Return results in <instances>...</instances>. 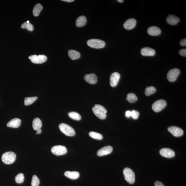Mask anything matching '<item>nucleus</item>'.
<instances>
[{
  "label": "nucleus",
  "instance_id": "c9c22d12",
  "mask_svg": "<svg viewBox=\"0 0 186 186\" xmlns=\"http://www.w3.org/2000/svg\"><path fill=\"white\" fill-rule=\"evenodd\" d=\"M154 186H165L161 182L156 181L154 184Z\"/></svg>",
  "mask_w": 186,
  "mask_h": 186
},
{
  "label": "nucleus",
  "instance_id": "e433bc0d",
  "mask_svg": "<svg viewBox=\"0 0 186 186\" xmlns=\"http://www.w3.org/2000/svg\"><path fill=\"white\" fill-rule=\"evenodd\" d=\"M126 115L127 117H130L131 116V112L129 110L126 111Z\"/></svg>",
  "mask_w": 186,
  "mask_h": 186
},
{
  "label": "nucleus",
  "instance_id": "473e14b6",
  "mask_svg": "<svg viewBox=\"0 0 186 186\" xmlns=\"http://www.w3.org/2000/svg\"><path fill=\"white\" fill-rule=\"evenodd\" d=\"M139 115V113L137 111L133 110L131 112V116L133 119H138Z\"/></svg>",
  "mask_w": 186,
  "mask_h": 186
},
{
  "label": "nucleus",
  "instance_id": "b1692460",
  "mask_svg": "<svg viewBox=\"0 0 186 186\" xmlns=\"http://www.w3.org/2000/svg\"><path fill=\"white\" fill-rule=\"evenodd\" d=\"M43 9V6L40 4L37 3L34 6L33 10V14L34 16H38L40 14L41 10Z\"/></svg>",
  "mask_w": 186,
  "mask_h": 186
},
{
  "label": "nucleus",
  "instance_id": "5701e85b",
  "mask_svg": "<svg viewBox=\"0 0 186 186\" xmlns=\"http://www.w3.org/2000/svg\"><path fill=\"white\" fill-rule=\"evenodd\" d=\"M42 126V123L39 118H36L32 121V127L35 130L41 129Z\"/></svg>",
  "mask_w": 186,
  "mask_h": 186
},
{
  "label": "nucleus",
  "instance_id": "a878e982",
  "mask_svg": "<svg viewBox=\"0 0 186 186\" xmlns=\"http://www.w3.org/2000/svg\"><path fill=\"white\" fill-rule=\"evenodd\" d=\"M38 99L37 97H26L24 100V104L25 106H28L31 105L37 100Z\"/></svg>",
  "mask_w": 186,
  "mask_h": 186
},
{
  "label": "nucleus",
  "instance_id": "aec40b11",
  "mask_svg": "<svg viewBox=\"0 0 186 186\" xmlns=\"http://www.w3.org/2000/svg\"><path fill=\"white\" fill-rule=\"evenodd\" d=\"M65 176L68 178L72 180H75L80 177V173L76 171H67L64 173Z\"/></svg>",
  "mask_w": 186,
  "mask_h": 186
},
{
  "label": "nucleus",
  "instance_id": "f704fd0d",
  "mask_svg": "<svg viewBox=\"0 0 186 186\" xmlns=\"http://www.w3.org/2000/svg\"><path fill=\"white\" fill-rule=\"evenodd\" d=\"M180 44L182 46H185L186 45V39H182L180 42Z\"/></svg>",
  "mask_w": 186,
  "mask_h": 186
},
{
  "label": "nucleus",
  "instance_id": "a19ab883",
  "mask_svg": "<svg viewBox=\"0 0 186 186\" xmlns=\"http://www.w3.org/2000/svg\"><path fill=\"white\" fill-rule=\"evenodd\" d=\"M26 22H27V23H29V21H28V20Z\"/></svg>",
  "mask_w": 186,
  "mask_h": 186
},
{
  "label": "nucleus",
  "instance_id": "f03ea898",
  "mask_svg": "<svg viewBox=\"0 0 186 186\" xmlns=\"http://www.w3.org/2000/svg\"><path fill=\"white\" fill-rule=\"evenodd\" d=\"M16 155L14 152L9 151L4 153L2 156V160L7 164H11L14 162L16 159Z\"/></svg>",
  "mask_w": 186,
  "mask_h": 186
},
{
  "label": "nucleus",
  "instance_id": "39448f33",
  "mask_svg": "<svg viewBox=\"0 0 186 186\" xmlns=\"http://www.w3.org/2000/svg\"><path fill=\"white\" fill-rule=\"evenodd\" d=\"M87 44L90 47L95 49H101L104 47L106 43L102 40L98 39H91L87 42Z\"/></svg>",
  "mask_w": 186,
  "mask_h": 186
},
{
  "label": "nucleus",
  "instance_id": "dca6fc26",
  "mask_svg": "<svg viewBox=\"0 0 186 186\" xmlns=\"http://www.w3.org/2000/svg\"><path fill=\"white\" fill-rule=\"evenodd\" d=\"M141 53L143 56H153L155 55L156 51L152 48L145 47L142 49Z\"/></svg>",
  "mask_w": 186,
  "mask_h": 186
},
{
  "label": "nucleus",
  "instance_id": "20e7f679",
  "mask_svg": "<svg viewBox=\"0 0 186 186\" xmlns=\"http://www.w3.org/2000/svg\"><path fill=\"white\" fill-rule=\"evenodd\" d=\"M124 178L126 181L129 183L133 184L135 181V173L131 168H126L123 171Z\"/></svg>",
  "mask_w": 186,
  "mask_h": 186
},
{
  "label": "nucleus",
  "instance_id": "ddd939ff",
  "mask_svg": "<svg viewBox=\"0 0 186 186\" xmlns=\"http://www.w3.org/2000/svg\"><path fill=\"white\" fill-rule=\"evenodd\" d=\"M120 78V75L119 73L117 72L113 73L110 76V84L111 86L115 87L117 86Z\"/></svg>",
  "mask_w": 186,
  "mask_h": 186
},
{
  "label": "nucleus",
  "instance_id": "1a4fd4ad",
  "mask_svg": "<svg viewBox=\"0 0 186 186\" xmlns=\"http://www.w3.org/2000/svg\"><path fill=\"white\" fill-rule=\"evenodd\" d=\"M31 61L33 63L35 64H40L46 62L47 60V58L44 55H33L29 57Z\"/></svg>",
  "mask_w": 186,
  "mask_h": 186
},
{
  "label": "nucleus",
  "instance_id": "f3484780",
  "mask_svg": "<svg viewBox=\"0 0 186 186\" xmlns=\"http://www.w3.org/2000/svg\"><path fill=\"white\" fill-rule=\"evenodd\" d=\"M147 32L149 35L157 36L161 34V31L159 28L153 26L149 28Z\"/></svg>",
  "mask_w": 186,
  "mask_h": 186
},
{
  "label": "nucleus",
  "instance_id": "4468645a",
  "mask_svg": "<svg viewBox=\"0 0 186 186\" xmlns=\"http://www.w3.org/2000/svg\"><path fill=\"white\" fill-rule=\"evenodd\" d=\"M137 21L134 18H130L127 20L123 25V27L127 30H131L135 27Z\"/></svg>",
  "mask_w": 186,
  "mask_h": 186
},
{
  "label": "nucleus",
  "instance_id": "c756f323",
  "mask_svg": "<svg viewBox=\"0 0 186 186\" xmlns=\"http://www.w3.org/2000/svg\"><path fill=\"white\" fill-rule=\"evenodd\" d=\"M21 28L23 29H26L30 32L33 31L34 29V27L32 24L30 23H27L26 22L22 24Z\"/></svg>",
  "mask_w": 186,
  "mask_h": 186
},
{
  "label": "nucleus",
  "instance_id": "6ab92c4d",
  "mask_svg": "<svg viewBox=\"0 0 186 186\" xmlns=\"http://www.w3.org/2000/svg\"><path fill=\"white\" fill-rule=\"evenodd\" d=\"M167 22L171 25H176L180 21L179 17L174 15H170L166 19Z\"/></svg>",
  "mask_w": 186,
  "mask_h": 186
},
{
  "label": "nucleus",
  "instance_id": "f8f14e48",
  "mask_svg": "<svg viewBox=\"0 0 186 186\" xmlns=\"http://www.w3.org/2000/svg\"><path fill=\"white\" fill-rule=\"evenodd\" d=\"M113 151V147L111 146H106L97 151V154L98 156H101L110 154Z\"/></svg>",
  "mask_w": 186,
  "mask_h": 186
},
{
  "label": "nucleus",
  "instance_id": "c85d7f7f",
  "mask_svg": "<svg viewBox=\"0 0 186 186\" xmlns=\"http://www.w3.org/2000/svg\"><path fill=\"white\" fill-rule=\"evenodd\" d=\"M156 91V88L154 87H147L145 89V94L147 96H149V95L155 93Z\"/></svg>",
  "mask_w": 186,
  "mask_h": 186
},
{
  "label": "nucleus",
  "instance_id": "0eeeda50",
  "mask_svg": "<svg viewBox=\"0 0 186 186\" xmlns=\"http://www.w3.org/2000/svg\"><path fill=\"white\" fill-rule=\"evenodd\" d=\"M51 151L53 154L58 156L66 154L67 150L66 147L64 146L57 145L52 147Z\"/></svg>",
  "mask_w": 186,
  "mask_h": 186
},
{
  "label": "nucleus",
  "instance_id": "9d476101",
  "mask_svg": "<svg viewBox=\"0 0 186 186\" xmlns=\"http://www.w3.org/2000/svg\"><path fill=\"white\" fill-rule=\"evenodd\" d=\"M168 130L174 136L179 137L182 136L184 133L183 130L182 129L175 126H171L168 128Z\"/></svg>",
  "mask_w": 186,
  "mask_h": 186
},
{
  "label": "nucleus",
  "instance_id": "4c0bfd02",
  "mask_svg": "<svg viewBox=\"0 0 186 186\" xmlns=\"http://www.w3.org/2000/svg\"><path fill=\"white\" fill-rule=\"evenodd\" d=\"M42 130L41 129H39L37 130V133H36V134H40L41 133Z\"/></svg>",
  "mask_w": 186,
  "mask_h": 186
},
{
  "label": "nucleus",
  "instance_id": "bb28decb",
  "mask_svg": "<svg viewBox=\"0 0 186 186\" xmlns=\"http://www.w3.org/2000/svg\"><path fill=\"white\" fill-rule=\"evenodd\" d=\"M89 136L95 139L101 140L103 139V136L101 134L95 132H90L89 133Z\"/></svg>",
  "mask_w": 186,
  "mask_h": 186
},
{
  "label": "nucleus",
  "instance_id": "cd10ccee",
  "mask_svg": "<svg viewBox=\"0 0 186 186\" xmlns=\"http://www.w3.org/2000/svg\"><path fill=\"white\" fill-rule=\"evenodd\" d=\"M68 116L71 119L79 121L81 119V116L77 112H72L69 113Z\"/></svg>",
  "mask_w": 186,
  "mask_h": 186
},
{
  "label": "nucleus",
  "instance_id": "7ed1b4c3",
  "mask_svg": "<svg viewBox=\"0 0 186 186\" xmlns=\"http://www.w3.org/2000/svg\"><path fill=\"white\" fill-rule=\"evenodd\" d=\"M59 128L60 131L67 136L72 137L76 134L75 131L74 129L66 123H61L59 125Z\"/></svg>",
  "mask_w": 186,
  "mask_h": 186
},
{
  "label": "nucleus",
  "instance_id": "72a5a7b5",
  "mask_svg": "<svg viewBox=\"0 0 186 186\" xmlns=\"http://www.w3.org/2000/svg\"><path fill=\"white\" fill-rule=\"evenodd\" d=\"M179 53L181 56L185 57L186 56V49H181L179 51Z\"/></svg>",
  "mask_w": 186,
  "mask_h": 186
},
{
  "label": "nucleus",
  "instance_id": "ea45409f",
  "mask_svg": "<svg viewBox=\"0 0 186 186\" xmlns=\"http://www.w3.org/2000/svg\"><path fill=\"white\" fill-rule=\"evenodd\" d=\"M118 1L119 3H121L123 2L124 1H123V0H118Z\"/></svg>",
  "mask_w": 186,
  "mask_h": 186
},
{
  "label": "nucleus",
  "instance_id": "7c9ffc66",
  "mask_svg": "<svg viewBox=\"0 0 186 186\" xmlns=\"http://www.w3.org/2000/svg\"><path fill=\"white\" fill-rule=\"evenodd\" d=\"M15 181L18 184L23 183L24 181V176L23 174L22 173H19L15 177Z\"/></svg>",
  "mask_w": 186,
  "mask_h": 186
},
{
  "label": "nucleus",
  "instance_id": "2eb2a0df",
  "mask_svg": "<svg viewBox=\"0 0 186 186\" xmlns=\"http://www.w3.org/2000/svg\"><path fill=\"white\" fill-rule=\"evenodd\" d=\"M85 80L91 84H95L98 80L97 76L94 74H87L84 76Z\"/></svg>",
  "mask_w": 186,
  "mask_h": 186
},
{
  "label": "nucleus",
  "instance_id": "4be33fe9",
  "mask_svg": "<svg viewBox=\"0 0 186 186\" xmlns=\"http://www.w3.org/2000/svg\"><path fill=\"white\" fill-rule=\"evenodd\" d=\"M68 54L69 57L73 60H77L81 56L79 52L73 50H69Z\"/></svg>",
  "mask_w": 186,
  "mask_h": 186
},
{
  "label": "nucleus",
  "instance_id": "58836bf2",
  "mask_svg": "<svg viewBox=\"0 0 186 186\" xmlns=\"http://www.w3.org/2000/svg\"><path fill=\"white\" fill-rule=\"evenodd\" d=\"M62 1L67 2L68 3H71L72 2L74 1V0H62Z\"/></svg>",
  "mask_w": 186,
  "mask_h": 186
},
{
  "label": "nucleus",
  "instance_id": "2f4dec72",
  "mask_svg": "<svg viewBox=\"0 0 186 186\" xmlns=\"http://www.w3.org/2000/svg\"><path fill=\"white\" fill-rule=\"evenodd\" d=\"M39 184L40 180L39 178L36 175H33L31 182L32 186H39Z\"/></svg>",
  "mask_w": 186,
  "mask_h": 186
},
{
  "label": "nucleus",
  "instance_id": "9b49d317",
  "mask_svg": "<svg viewBox=\"0 0 186 186\" xmlns=\"http://www.w3.org/2000/svg\"><path fill=\"white\" fill-rule=\"evenodd\" d=\"M160 153L162 156L167 158H173L174 157L175 155L174 151L168 148L161 149L160 151Z\"/></svg>",
  "mask_w": 186,
  "mask_h": 186
},
{
  "label": "nucleus",
  "instance_id": "6e6552de",
  "mask_svg": "<svg viewBox=\"0 0 186 186\" xmlns=\"http://www.w3.org/2000/svg\"><path fill=\"white\" fill-rule=\"evenodd\" d=\"M179 69L178 68H174L171 69L168 72L167 75V78L168 81L171 82L175 81L180 74Z\"/></svg>",
  "mask_w": 186,
  "mask_h": 186
},
{
  "label": "nucleus",
  "instance_id": "f257e3e1",
  "mask_svg": "<svg viewBox=\"0 0 186 186\" xmlns=\"http://www.w3.org/2000/svg\"><path fill=\"white\" fill-rule=\"evenodd\" d=\"M93 111L95 115L101 119H105L107 117V111L103 106L95 105L93 108Z\"/></svg>",
  "mask_w": 186,
  "mask_h": 186
},
{
  "label": "nucleus",
  "instance_id": "423d86ee",
  "mask_svg": "<svg viewBox=\"0 0 186 186\" xmlns=\"http://www.w3.org/2000/svg\"><path fill=\"white\" fill-rule=\"evenodd\" d=\"M167 105L166 100L161 99L156 101L153 104L152 108L154 112H158L162 110Z\"/></svg>",
  "mask_w": 186,
  "mask_h": 186
},
{
  "label": "nucleus",
  "instance_id": "a211bd4d",
  "mask_svg": "<svg viewBox=\"0 0 186 186\" xmlns=\"http://www.w3.org/2000/svg\"><path fill=\"white\" fill-rule=\"evenodd\" d=\"M21 123V121L20 119L15 118L9 122L7 123V126L8 127L17 128L20 126Z\"/></svg>",
  "mask_w": 186,
  "mask_h": 186
},
{
  "label": "nucleus",
  "instance_id": "393cba45",
  "mask_svg": "<svg viewBox=\"0 0 186 186\" xmlns=\"http://www.w3.org/2000/svg\"><path fill=\"white\" fill-rule=\"evenodd\" d=\"M126 100L130 103H133L137 101L138 100V98L135 94L131 93H129L128 95Z\"/></svg>",
  "mask_w": 186,
  "mask_h": 186
},
{
  "label": "nucleus",
  "instance_id": "412c9836",
  "mask_svg": "<svg viewBox=\"0 0 186 186\" xmlns=\"http://www.w3.org/2000/svg\"><path fill=\"white\" fill-rule=\"evenodd\" d=\"M87 22L86 17L82 16L78 17L76 19V25L78 27H81L86 25Z\"/></svg>",
  "mask_w": 186,
  "mask_h": 186
}]
</instances>
